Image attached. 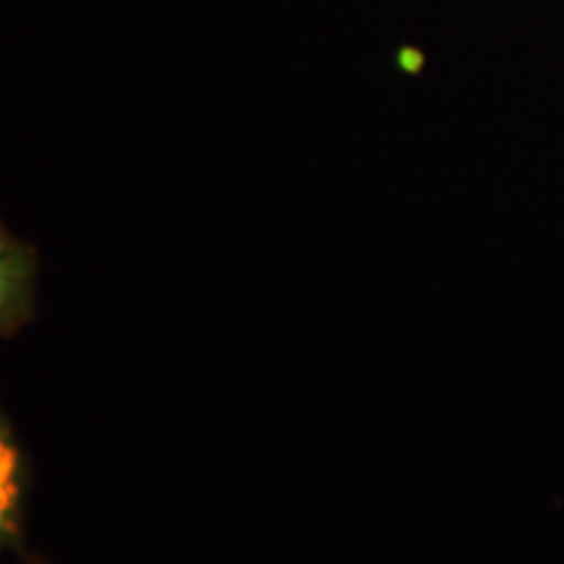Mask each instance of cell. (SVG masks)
<instances>
[{
	"label": "cell",
	"instance_id": "cell-1",
	"mask_svg": "<svg viewBox=\"0 0 564 564\" xmlns=\"http://www.w3.org/2000/svg\"><path fill=\"white\" fill-rule=\"evenodd\" d=\"M36 274L34 249L0 224V337L18 333L32 318Z\"/></svg>",
	"mask_w": 564,
	"mask_h": 564
},
{
	"label": "cell",
	"instance_id": "cell-2",
	"mask_svg": "<svg viewBox=\"0 0 564 564\" xmlns=\"http://www.w3.org/2000/svg\"><path fill=\"white\" fill-rule=\"evenodd\" d=\"M20 500V449L13 442L7 424L0 419V544L7 542L15 531Z\"/></svg>",
	"mask_w": 564,
	"mask_h": 564
}]
</instances>
